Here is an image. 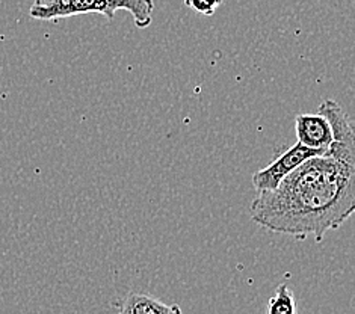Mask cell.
Listing matches in <instances>:
<instances>
[{
    "label": "cell",
    "instance_id": "obj_1",
    "mask_svg": "<svg viewBox=\"0 0 355 314\" xmlns=\"http://www.w3.org/2000/svg\"><path fill=\"white\" fill-rule=\"evenodd\" d=\"M250 216L268 232L322 242L355 210V168L329 157H313L272 192L252 200Z\"/></svg>",
    "mask_w": 355,
    "mask_h": 314
},
{
    "label": "cell",
    "instance_id": "obj_2",
    "mask_svg": "<svg viewBox=\"0 0 355 314\" xmlns=\"http://www.w3.org/2000/svg\"><path fill=\"white\" fill-rule=\"evenodd\" d=\"M132 14L137 28L146 29L153 21L155 3L151 0H53L35 2L29 10L32 19L43 21H58L82 14H101L107 20H114L116 11Z\"/></svg>",
    "mask_w": 355,
    "mask_h": 314
},
{
    "label": "cell",
    "instance_id": "obj_3",
    "mask_svg": "<svg viewBox=\"0 0 355 314\" xmlns=\"http://www.w3.org/2000/svg\"><path fill=\"white\" fill-rule=\"evenodd\" d=\"M318 114L328 121L333 137L324 157L334 159L337 162L355 168V133L348 114L334 100H325L319 106Z\"/></svg>",
    "mask_w": 355,
    "mask_h": 314
},
{
    "label": "cell",
    "instance_id": "obj_4",
    "mask_svg": "<svg viewBox=\"0 0 355 314\" xmlns=\"http://www.w3.org/2000/svg\"><path fill=\"white\" fill-rule=\"evenodd\" d=\"M320 156H324V151L310 150L301 146V143H297V146L284 151L280 157H277L272 164H269L268 166L252 174V186H254L257 195L272 192L298 166L313 157Z\"/></svg>",
    "mask_w": 355,
    "mask_h": 314
},
{
    "label": "cell",
    "instance_id": "obj_5",
    "mask_svg": "<svg viewBox=\"0 0 355 314\" xmlns=\"http://www.w3.org/2000/svg\"><path fill=\"white\" fill-rule=\"evenodd\" d=\"M298 143L310 150L325 151L333 141L331 129L324 116L319 114H302L295 118Z\"/></svg>",
    "mask_w": 355,
    "mask_h": 314
},
{
    "label": "cell",
    "instance_id": "obj_6",
    "mask_svg": "<svg viewBox=\"0 0 355 314\" xmlns=\"http://www.w3.org/2000/svg\"><path fill=\"white\" fill-rule=\"evenodd\" d=\"M118 314H183L180 305L165 304L146 293L132 292L118 304Z\"/></svg>",
    "mask_w": 355,
    "mask_h": 314
},
{
    "label": "cell",
    "instance_id": "obj_7",
    "mask_svg": "<svg viewBox=\"0 0 355 314\" xmlns=\"http://www.w3.org/2000/svg\"><path fill=\"white\" fill-rule=\"evenodd\" d=\"M266 314H298L297 299L287 284L277 287L275 295L268 301Z\"/></svg>",
    "mask_w": 355,
    "mask_h": 314
},
{
    "label": "cell",
    "instance_id": "obj_8",
    "mask_svg": "<svg viewBox=\"0 0 355 314\" xmlns=\"http://www.w3.org/2000/svg\"><path fill=\"white\" fill-rule=\"evenodd\" d=\"M184 5L198 14L214 15L218 8L223 6V2H219V0H215V2L214 0H210V2L209 0H186Z\"/></svg>",
    "mask_w": 355,
    "mask_h": 314
}]
</instances>
